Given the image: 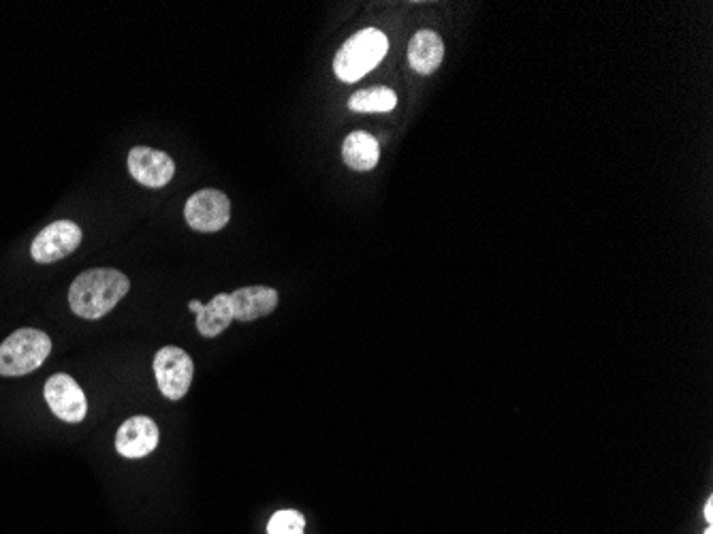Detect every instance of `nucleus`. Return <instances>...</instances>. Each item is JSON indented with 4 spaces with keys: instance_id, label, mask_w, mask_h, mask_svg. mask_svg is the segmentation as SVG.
Masks as SVG:
<instances>
[{
    "instance_id": "6",
    "label": "nucleus",
    "mask_w": 713,
    "mask_h": 534,
    "mask_svg": "<svg viewBox=\"0 0 713 534\" xmlns=\"http://www.w3.org/2000/svg\"><path fill=\"white\" fill-rule=\"evenodd\" d=\"M82 244V229L71 221H56L47 225L30 246V255L41 265L54 263L75 253Z\"/></svg>"
},
{
    "instance_id": "8",
    "label": "nucleus",
    "mask_w": 713,
    "mask_h": 534,
    "mask_svg": "<svg viewBox=\"0 0 713 534\" xmlns=\"http://www.w3.org/2000/svg\"><path fill=\"white\" fill-rule=\"evenodd\" d=\"M126 163H129L131 176L148 188H161L169 184L173 174H176V163H173L171 156L150 146H135L129 152Z\"/></svg>"
},
{
    "instance_id": "14",
    "label": "nucleus",
    "mask_w": 713,
    "mask_h": 534,
    "mask_svg": "<svg viewBox=\"0 0 713 534\" xmlns=\"http://www.w3.org/2000/svg\"><path fill=\"white\" fill-rule=\"evenodd\" d=\"M395 105H398V94L383 86L359 90L348 99V109L357 114H387Z\"/></svg>"
},
{
    "instance_id": "1",
    "label": "nucleus",
    "mask_w": 713,
    "mask_h": 534,
    "mask_svg": "<svg viewBox=\"0 0 713 534\" xmlns=\"http://www.w3.org/2000/svg\"><path fill=\"white\" fill-rule=\"evenodd\" d=\"M131 280L114 267H94L79 274L69 289V306L82 319H101L129 293Z\"/></svg>"
},
{
    "instance_id": "7",
    "label": "nucleus",
    "mask_w": 713,
    "mask_h": 534,
    "mask_svg": "<svg viewBox=\"0 0 713 534\" xmlns=\"http://www.w3.org/2000/svg\"><path fill=\"white\" fill-rule=\"evenodd\" d=\"M45 402L52 408V413L67 421V423H79L86 419L88 413V402L82 387L71 379L69 374H54L50 376V381L45 383Z\"/></svg>"
},
{
    "instance_id": "5",
    "label": "nucleus",
    "mask_w": 713,
    "mask_h": 534,
    "mask_svg": "<svg viewBox=\"0 0 713 534\" xmlns=\"http://www.w3.org/2000/svg\"><path fill=\"white\" fill-rule=\"evenodd\" d=\"M184 218L190 229L199 233H214L227 227L231 218V201L223 191L205 188L190 195L184 208Z\"/></svg>"
},
{
    "instance_id": "3",
    "label": "nucleus",
    "mask_w": 713,
    "mask_h": 534,
    "mask_svg": "<svg viewBox=\"0 0 713 534\" xmlns=\"http://www.w3.org/2000/svg\"><path fill=\"white\" fill-rule=\"evenodd\" d=\"M52 353V340L41 329L24 327L0 344V376H24L43 366Z\"/></svg>"
},
{
    "instance_id": "15",
    "label": "nucleus",
    "mask_w": 713,
    "mask_h": 534,
    "mask_svg": "<svg viewBox=\"0 0 713 534\" xmlns=\"http://www.w3.org/2000/svg\"><path fill=\"white\" fill-rule=\"evenodd\" d=\"M304 530H306V517L293 509L274 513V517L267 524V534H304Z\"/></svg>"
},
{
    "instance_id": "2",
    "label": "nucleus",
    "mask_w": 713,
    "mask_h": 534,
    "mask_svg": "<svg viewBox=\"0 0 713 534\" xmlns=\"http://www.w3.org/2000/svg\"><path fill=\"white\" fill-rule=\"evenodd\" d=\"M387 50L389 41L385 33H380L378 28L359 30L357 35H353L340 47L334 58L336 77L344 84L359 82L361 77H366L383 62Z\"/></svg>"
},
{
    "instance_id": "12",
    "label": "nucleus",
    "mask_w": 713,
    "mask_h": 534,
    "mask_svg": "<svg viewBox=\"0 0 713 534\" xmlns=\"http://www.w3.org/2000/svg\"><path fill=\"white\" fill-rule=\"evenodd\" d=\"M342 159L355 171H370L378 165L380 159L378 141L366 131H355L344 139Z\"/></svg>"
},
{
    "instance_id": "4",
    "label": "nucleus",
    "mask_w": 713,
    "mask_h": 534,
    "mask_svg": "<svg viewBox=\"0 0 713 534\" xmlns=\"http://www.w3.org/2000/svg\"><path fill=\"white\" fill-rule=\"evenodd\" d=\"M154 376L161 394L171 402H178L188 394L193 383L195 364L184 349L163 347L154 355Z\"/></svg>"
},
{
    "instance_id": "10",
    "label": "nucleus",
    "mask_w": 713,
    "mask_h": 534,
    "mask_svg": "<svg viewBox=\"0 0 713 534\" xmlns=\"http://www.w3.org/2000/svg\"><path fill=\"white\" fill-rule=\"evenodd\" d=\"M231 297L233 319L248 323L267 317L278 306V291L272 287H244L237 289Z\"/></svg>"
},
{
    "instance_id": "18",
    "label": "nucleus",
    "mask_w": 713,
    "mask_h": 534,
    "mask_svg": "<svg viewBox=\"0 0 713 534\" xmlns=\"http://www.w3.org/2000/svg\"><path fill=\"white\" fill-rule=\"evenodd\" d=\"M703 534H713V528H711V526H707V528H705V532H703Z\"/></svg>"
},
{
    "instance_id": "17",
    "label": "nucleus",
    "mask_w": 713,
    "mask_h": 534,
    "mask_svg": "<svg viewBox=\"0 0 713 534\" xmlns=\"http://www.w3.org/2000/svg\"><path fill=\"white\" fill-rule=\"evenodd\" d=\"M203 306H205V304H201L199 300H190V302H188V308L193 310L195 314H197V312H201V308H203Z\"/></svg>"
},
{
    "instance_id": "16",
    "label": "nucleus",
    "mask_w": 713,
    "mask_h": 534,
    "mask_svg": "<svg viewBox=\"0 0 713 534\" xmlns=\"http://www.w3.org/2000/svg\"><path fill=\"white\" fill-rule=\"evenodd\" d=\"M703 517H705V522H707V526H711V524H713V498H711V496L707 498V502H705V507H703Z\"/></svg>"
},
{
    "instance_id": "13",
    "label": "nucleus",
    "mask_w": 713,
    "mask_h": 534,
    "mask_svg": "<svg viewBox=\"0 0 713 534\" xmlns=\"http://www.w3.org/2000/svg\"><path fill=\"white\" fill-rule=\"evenodd\" d=\"M233 321V308L229 293H218L210 304L197 312V329L203 338H216L225 332Z\"/></svg>"
},
{
    "instance_id": "9",
    "label": "nucleus",
    "mask_w": 713,
    "mask_h": 534,
    "mask_svg": "<svg viewBox=\"0 0 713 534\" xmlns=\"http://www.w3.org/2000/svg\"><path fill=\"white\" fill-rule=\"evenodd\" d=\"M158 436L161 434H158L156 423L146 415H137L126 419L120 426L116 434V449L124 458H146L158 447Z\"/></svg>"
},
{
    "instance_id": "11",
    "label": "nucleus",
    "mask_w": 713,
    "mask_h": 534,
    "mask_svg": "<svg viewBox=\"0 0 713 534\" xmlns=\"http://www.w3.org/2000/svg\"><path fill=\"white\" fill-rule=\"evenodd\" d=\"M442 58H445V43L434 30H419L408 45L410 67L421 75L434 73L440 67Z\"/></svg>"
}]
</instances>
